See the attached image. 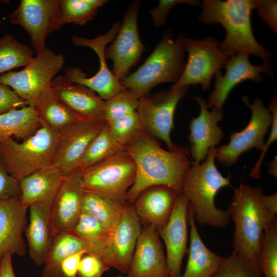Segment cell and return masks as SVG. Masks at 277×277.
<instances>
[{
    "label": "cell",
    "mask_w": 277,
    "mask_h": 277,
    "mask_svg": "<svg viewBox=\"0 0 277 277\" xmlns=\"http://www.w3.org/2000/svg\"><path fill=\"white\" fill-rule=\"evenodd\" d=\"M126 150L136 169L134 181L126 195L127 203L133 205L144 190L153 186H166L177 193H182L183 179L190 166L188 152L184 146L166 150L143 131Z\"/></svg>",
    "instance_id": "1"
},
{
    "label": "cell",
    "mask_w": 277,
    "mask_h": 277,
    "mask_svg": "<svg viewBox=\"0 0 277 277\" xmlns=\"http://www.w3.org/2000/svg\"><path fill=\"white\" fill-rule=\"evenodd\" d=\"M256 0H204L199 19L206 25L220 24L226 30L220 49L228 56L240 52L269 62L271 53L255 39L251 14Z\"/></svg>",
    "instance_id": "2"
},
{
    "label": "cell",
    "mask_w": 277,
    "mask_h": 277,
    "mask_svg": "<svg viewBox=\"0 0 277 277\" xmlns=\"http://www.w3.org/2000/svg\"><path fill=\"white\" fill-rule=\"evenodd\" d=\"M229 204L230 217L235 226V252L249 261L260 264L261 244L265 230L276 221L262 201L263 189L242 183L234 188Z\"/></svg>",
    "instance_id": "3"
},
{
    "label": "cell",
    "mask_w": 277,
    "mask_h": 277,
    "mask_svg": "<svg viewBox=\"0 0 277 277\" xmlns=\"http://www.w3.org/2000/svg\"><path fill=\"white\" fill-rule=\"evenodd\" d=\"M216 147H211L205 161L192 164L183 181L182 193L189 202L194 219L201 225L225 228L230 220L228 210L217 208L215 197L222 188L230 186L231 175L224 177L215 164Z\"/></svg>",
    "instance_id": "4"
},
{
    "label": "cell",
    "mask_w": 277,
    "mask_h": 277,
    "mask_svg": "<svg viewBox=\"0 0 277 277\" xmlns=\"http://www.w3.org/2000/svg\"><path fill=\"white\" fill-rule=\"evenodd\" d=\"M185 37L181 34L174 40L171 31L167 30L143 65L122 80L121 84L140 98L159 84L176 83L186 64L184 59Z\"/></svg>",
    "instance_id": "5"
},
{
    "label": "cell",
    "mask_w": 277,
    "mask_h": 277,
    "mask_svg": "<svg viewBox=\"0 0 277 277\" xmlns=\"http://www.w3.org/2000/svg\"><path fill=\"white\" fill-rule=\"evenodd\" d=\"M41 124L33 135L21 143L14 138L0 143V154L5 167L18 181L52 165L56 149L57 132L42 122Z\"/></svg>",
    "instance_id": "6"
},
{
    "label": "cell",
    "mask_w": 277,
    "mask_h": 277,
    "mask_svg": "<svg viewBox=\"0 0 277 277\" xmlns=\"http://www.w3.org/2000/svg\"><path fill=\"white\" fill-rule=\"evenodd\" d=\"M135 163L126 150L120 151L93 166L81 170L86 192L123 204L135 178Z\"/></svg>",
    "instance_id": "7"
},
{
    "label": "cell",
    "mask_w": 277,
    "mask_h": 277,
    "mask_svg": "<svg viewBox=\"0 0 277 277\" xmlns=\"http://www.w3.org/2000/svg\"><path fill=\"white\" fill-rule=\"evenodd\" d=\"M65 64L64 56L46 48L18 71L0 75V82L9 86L29 105L50 87V84Z\"/></svg>",
    "instance_id": "8"
},
{
    "label": "cell",
    "mask_w": 277,
    "mask_h": 277,
    "mask_svg": "<svg viewBox=\"0 0 277 277\" xmlns=\"http://www.w3.org/2000/svg\"><path fill=\"white\" fill-rule=\"evenodd\" d=\"M120 22L114 23L110 30L103 35L94 38L73 35L71 41L76 46L88 47L97 54L100 68L91 77L77 67H70L65 71L64 77L71 82L84 85L94 91L102 99L107 101L121 91L126 89L109 69L105 56L106 45L113 41L121 27Z\"/></svg>",
    "instance_id": "9"
},
{
    "label": "cell",
    "mask_w": 277,
    "mask_h": 277,
    "mask_svg": "<svg viewBox=\"0 0 277 277\" xmlns=\"http://www.w3.org/2000/svg\"><path fill=\"white\" fill-rule=\"evenodd\" d=\"M220 42L208 36L203 39L185 37L184 47L188 60L183 72L171 88L200 84L203 90L208 89L212 76L229 59L219 48Z\"/></svg>",
    "instance_id": "10"
},
{
    "label": "cell",
    "mask_w": 277,
    "mask_h": 277,
    "mask_svg": "<svg viewBox=\"0 0 277 277\" xmlns=\"http://www.w3.org/2000/svg\"><path fill=\"white\" fill-rule=\"evenodd\" d=\"M188 87L171 88L139 98L137 113L145 132L164 142L169 150L175 146L170 138L174 115L179 101L185 96Z\"/></svg>",
    "instance_id": "11"
},
{
    "label": "cell",
    "mask_w": 277,
    "mask_h": 277,
    "mask_svg": "<svg viewBox=\"0 0 277 277\" xmlns=\"http://www.w3.org/2000/svg\"><path fill=\"white\" fill-rule=\"evenodd\" d=\"M242 100L251 110L249 123L242 130L233 132L227 144L216 148V157L226 167L235 164L242 153L253 148L262 150L264 136L272 124V114L259 97L252 103L247 96H242Z\"/></svg>",
    "instance_id": "12"
},
{
    "label": "cell",
    "mask_w": 277,
    "mask_h": 277,
    "mask_svg": "<svg viewBox=\"0 0 277 277\" xmlns=\"http://www.w3.org/2000/svg\"><path fill=\"white\" fill-rule=\"evenodd\" d=\"M139 8L140 2L131 3L124 14L123 23L113 42L105 49V58L112 61L111 72L119 82L141 60L145 50L137 28Z\"/></svg>",
    "instance_id": "13"
},
{
    "label": "cell",
    "mask_w": 277,
    "mask_h": 277,
    "mask_svg": "<svg viewBox=\"0 0 277 277\" xmlns=\"http://www.w3.org/2000/svg\"><path fill=\"white\" fill-rule=\"evenodd\" d=\"M105 124L102 119L80 120L57 132L52 165L64 176L75 170L88 145Z\"/></svg>",
    "instance_id": "14"
},
{
    "label": "cell",
    "mask_w": 277,
    "mask_h": 277,
    "mask_svg": "<svg viewBox=\"0 0 277 277\" xmlns=\"http://www.w3.org/2000/svg\"><path fill=\"white\" fill-rule=\"evenodd\" d=\"M59 3L60 0H22L18 7L9 14L11 23L22 26L27 32L36 53L46 48L48 35L59 30Z\"/></svg>",
    "instance_id": "15"
},
{
    "label": "cell",
    "mask_w": 277,
    "mask_h": 277,
    "mask_svg": "<svg viewBox=\"0 0 277 277\" xmlns=\"http://www.w3.org/2000/svg\"><path fill=\"white\" fill-rule=\"evenodd\" d=\"M249 56L247 53H238L228 59L223 66L226 69L224 75L220 71L216 72L214 88L209 96L208 108L213 107L222 109L231 90L243 81L251 80L260 83L263 78L262 73H265L270 77L273 76L270 61L253 65L250 62Z\"/></svg>",
    "instance_id": "16"
},
{
    "label": "cell",
    "mask_w": 277,
    "mask_h": 277,
    "mask_svg": "<svg viewBox=\"0 0 277 277\" xmlns=\"http://www.w3.org/2000/svg\"><path fill=\"white\" fill-rule=\"evenodd\" d=\"M141 225V220L133 205L127 203L101 258L108 267L115 268L122 274L127 273Z\"/></svg>",
    "instance_id": "17"
},
{
    "label": "cell",
    "mask_w": 277,
    "mask_h": 277,
    "mask_svg": "<svg viewBox=\"0 0 277 277\" xmlns=\"http://www.w3.org/2000/svg\"><path fill=\"white\" fill-rule=\"evenodd\" d=\"M188 205L185 196L177 194L168 222L158 231L166 247L169 277H181L183 259L188 253Z\"/></svg>",
    "instance_id": "18"
},
{
    "label": "cell",
    "mask_w": 277,
    "mask_h": 277,
    "mask_svg": "<svg viewBox=\"0 0 277 277\" xmlns=\"http://www.w3.org/2000/svg\"><path fill=\"white\" fill-rule=\"evenodd\" d=\"M127 277H168L163 245L156 228L144 224L137 240Z\"/></svg>",
    "instance_id": "19"
},
{
    "label": "cell",
    "mask_w": 277,
    "mask_h": 277,
    "mask_svg": "<svg viewBox=\"0 0 277 277\" xmlns=\"http://www.w3.org/2000/svg\"><path fill=\"white\" fill-rule=\"evenodd\" d=\"M81 170L77 168L65 176L51 206V219L54 235L71 232L82 213V202L85 193Z\"/></svg>",
    "instance_id": "20"
},
{
    "label": "cell",
    "mask_w": 277,
    "mask_h": 277,
    "mask_svg": "<svg viewBox=\"0 0 277 277\" xmlns=\"http://www.w3.org/2000/svg\"><path fill=\"white\" fill-rule=\"evenodd\" d=\"M193 98L199 103L200 113L190 122L189 150L193 159L192 164H199L206 158L209 149L215 147L223 138L224 134L218 123L223 120L224 113L222 109L216 108L209 111L207 101L199 96Z\"/></svg>",
    "instance_id": "21"
},
{
    "label": "cell",
    "mask_w": 277,
    "mask_h": 277,
    "mask_svg": "<svg viewBox=\"0 0 277 277\" xmlns=\"http://www.w3.org/2000/svg\"><path fill=\"white\" fill-rule=\"evenodd\" d=\"M50 88L80 119L104 120L106 101L88 87L58 76L51 81Z\"/></svg>",
    "instance_id": "22"
},
{
    "label": "cell",
    "mask_w": 277,
    "mask_h": 277,
    "mask_svg": "<svg viewBox=\"0 0 277 277\" xmlns=\"http://www.w3.org/2000/svg\"><path fill=\"white\" fill-rule=\"evenodd\" d=\"M28 209L20 197L0 200V262L6 252L19 256L25 254L23 234L27 227Z\"/></svg>",
    "instance_id": "23"
},
{
    "label": "cell",
    "mask_w": 277,
    "mask_h": 277,
    "mask_svg": "<svg viewBox=\"0 0 277 277\" xmlns=\"http://www.w3.org/2000/svg\"><path fill=\"white\" fill-rule=\"evenodd\" d=\"M177 193L163 185L153 186L144 190L133 204L142 224H150L157 231L167 223Z\"/></svg>",
    "instance_id": "24"
},
{
    "label": "cell",
    "mask_w": 277,
    "mask_h": 277,
    "mask_svg": "<svg viewBox=\"0 0 277 277\" xmlns=\"http://www.w3.org/2000/svg\"><path fill=\"white\" fill-rule=\"evenodd\" d=\"M29 222L26 228L30 259L37 266H43L54 236L51 206L38 203L30 205Z\"/></svg>",
    "instance_id": "25"
},
{
    "label": "cell",
    "mask_w": 277,
    "mask_h": 277,
    "mask_svg": "<svg viewBox=\"0 0 277 277\" xmlns=\"http://www.w3.org/2000/svg\"><path fill=\"white\" fill-rule=\"evenodd\" d=\"M64 178L61 172L51 165L21 179L22 203L28 208L33 203L52 206Z\"/></svg>",
    "instance_id": "26"
},
{
    "label": "cell",
    "mask_w": 277,
    "mask_h": 277,
    "mask_svg": "<svg viewBox=\"0 0 277 277\" xmlns=\"http://www.w3.org/2000/svg\"><path fill=\"white\" fill-rule=\"evenodd\" d=\"M188 222L190 227L188 258L185 272L181 277H212L225 258L212 251L205 245L197 229L193 211L189 205Z\"/></svg>",
    "instance_id": "27"
},
{
    "label": "cell",
    "mask_w": 277,
    "mask_h": 277,
    "mask_svg": "<svg viewBox=\"0 0 277 277\" xmlns=\"http://www.w3.org/2000/svg\"><path fill=\"white\" fill-rule=\"evenodd\" d=\"M41 126L35 108L30 105L0 114V143L14 138L24 141Z\"/></svg>",
    "instance_id": "28"
},
{
    "label": "cell",
    "mask_w": 277,
    "mask_h": 277,
    "mask_svg": "<svg viewBox=\"0 0 277 277\" xmlns=\"http://www.w3.org/2000/svg\"><path fill=\"white\" fill-rule=\"evenodd\" d=\"M31 106L41 121L57 132L81 120L55 95L50 87L44 91Z\"/></svg>",
    "instance_id": "29"
},
{
    "label": "cell",
    "mask_w": 277,
    "mask_h": 277,
    "mask_svg": "<svg viewBox=\"0 0 277 277\" xmlns=\"http://www.w3.org/2000/svg\"><path fill=\"white\" fill-rule=\"evenodd\" d=\"M83 250L87 251L85 244L73 233L55 234L43 265V277H64L61 270L63 260Z\"/></svg>",
    "instance_id": "30"
},
{
    "label": "cell",
    "mask_w": 277,
    "mask_h": 277,
    "mask_svg": "<svg viewBox=\"0 0 277 277\" xmlns=\"http://www.w3.org/2000/svg\"><path fill=\"white\" fill-rule=\"evenodd\" d=\"M126 203L108 200L85 191L82 202V212L96 219L112 236Z\"/></svg>",
    "instance_id": "31"
},
{
    "label": "cell",
    "mask_w": 277,
    "mask_h": 277,
    "mask_svg": "<svg viewBox=\"0 0 277 277\" xmlns=\"http://www.w3.org/2000/svg\"><path fill=\"white\" fill-rule=\"evenodd\" d=\"M71 232L84 242L87 253L94 254L101 259L111 238L96 219L83 212Z\"/></svg>",
    "instance_id": "32"
},
{
    "label": "cell",
    "mask_w": 277,
    "mask_h": 277,
    "mask_svg": "<svg viewBox=\"0 0 277 277\" xmlns=\"http://www.w3.org/2000/svg\"><path fill=\"white\" fill-rule=\"evenodd\" d=\"M105 0H60L57 13L58 29L68 23L84 26L93 19Z\"/></svg>",
    "instance_id": "33"
},
{
    "label": "cell",
    "mask_w": 277,
    "mask_h": 277,
    "mask_svg": "<svg viewBox=\"0 0 277 277\" xmlns=\"http://www.w3.org/2000/svg\"><path fill=\"white\" fill-rule=\"evenodd\" d=\"M126 149L115 140L108 125L106 124L88 145L78 168L83 170L90 168L114 154Z\"/></svg>",
    "instance_id": "34"
},
{
    "label": "cell",
    "mask_w": 277,
    "mask_h": 277,
    "mask_svg": "<svg viewBox=\"0 0 277 277\" xmlns=\"http://www.w3.org/2000/svg\"><path fill=\"white\" fill-rule=\"evenodd\" d=\"M33 57L32 49L11 34H5L0 37V75L26 66Z\"/></svg>",
    "instance_id": "35"
},
{
    "label": "cell",
    "mask_w": 277,
    "mask_h": 277,
    "mask_svg": "<svg viewBox=\"0 0 277 277\" xmlns=\"http://www.w3.org/2000/svg\"><path fill=\"white\" fill-rule=\"evenodd\" d=\"M106 122L115 140L125 147L145 131L137 111Z\"/></svg>",
    "instance_id": "36"
},
{
    "label": "cell",
    "mask_w": 277,
    "mask_h": 277,
    "mask_svg": "<svg viewBox=\"0 0 277 277\" xmlns=\"http://www.w3.org/2000/svg\"><path fill=\"white\" fill-rule=\"evenodd\" d=\"M260 264L264 277H277V222L264 231Z\"/></svg>",
    "instance_id": "37"
},
{
    "label": "cell",
    "mask_w": 277,
    "mask_h": 277,
    "mask_svg": "<svg viewBox=\"0 0 277 277\" xmlns=\"http://www.w3.org/2000/svg\"><path fill=\"white\" fill-rule=\"evenodd\" d=\"M212 277H264L259 264L253 263L233 251L224 259Z\"/></svg>",
    "instance_id": "38"
},
{
    "label": "cell",
    "mask_w": 277,
    "mask_h": 277,
    "mask_svg": "<svg viewBox=\"0 0 277 277\" xmlns=\"http://www.w3.org/2000/svg\"><path fill=\"white\" fill-rule=\"evenodd\" d=\"M139 98L128 89L121 91L106 101L104 120L107 122L136 111Z\"/></svg>",
    "instance_id": "39"
},
{
    "label": "cell",
    "mask_w": 277,
    "mask_h": 277,
    "mask_svg": "<svg viewBox=\"0 0 277 277\" xmlns=\"http://www.w3.org/2000/svg\"><path fill=\"white\" fill-rule=\"evenodd\" d=\"M109 269L97 256L86 253L81 260L78 275L79 277H101Z\"/></svg>",
    "instance_id": "40"
},
{
    "label": "cell",
    "mask_w": 277,
    "mask_h": 277,
    "mask_svg": "<svg viewBox=\"0 0 277 277\" xmlns=\"http://www.w3.org/2000/svg\"><path fill=\"white\" fill-rule=\"evenodd\" d=\"M19 181L7 171L0 154V200L19 197Z\"/></svg>",
    "instance_id": "41"
},
{
    "label": "cell",
    "mask_w": 277,
    "mask_h": 277,
    "mask_svg": "<svg viewBox=\"0 0 277 277\" xmlns=\"http://www.w3.org/2000/svg\"><path fill=\"white\" fill-rule=\"evenodd\" d=\"M268 109L271 112L272 116L271 130L269 138L262 150L261 154L250 173V176L255 179H260L262 163L269 146L277 138V100L276 96H274L271 101Z\"/></svg>",
    "instance_id": "42"
},
{
    "label": "cell",
    "mask_w": 277,
    "mask_h": 277,
    "mask_svg": "<svg viewBox=\"0 0 277 277\" xmlns=\"http://www.w3.org/2000/svg\"><path fill=\"white\" fill-rule=\"evenodd\" d=\"M201 2L196 0H161L157 6L150 11L155 27H160L166 22L169 11L179 4H188L191 6L200 5Z\"/></svg>",
    "instance_id": "43"
},
{
    "label": "cell",
    "mask_w": 277,
    "mask_h": 277,
    "mask_svg": "<svg viewBox=\"0 0 277 277\" xmlns=\"http://www.w3.org/2000/svg\"><path fill=\"white\" fill-rule=\"evenodd\" d=\"M255 9L260 18L274 33L277 32V1L256 0Z\"/></svg>",
    "instance_id": "44"
},
{
    "label": "cell",
    "mask_w": 277,
    "mask_h": 277,
    "mask_svg": "<svg viewBox=\"0 0 277 277\" xmlns=\"http://www.w3.org/2000/svg\"><path fill=\"white\" fill-rule=\"evenodd\" d=\"M28 105L9 86L0 82V114Z\"/></svg>",
    "instance_id": "45"
},
{
    "label": "cell",
    "mask_w": 277,
    "mask_h": 277,
    "mask_svg": "<svg viewBox=\"0 0 277 277\" xmlns=\"http://www.w3.org/2000/svg\"><path fill=\"white\" fill-rule=\"evenodd\" d=\"M86 253V250L81 251L69 255L63 260L61 270L64 277H77L81 260Z\"/></svg>",
    "instance_id": "46"
},
{
    "label": "cell",
    "mask_w": 277,
    "mask_h": 277,
    "mask_svg": "<svg viewBox=\"0 0 277 277\" xmlns=\"http://www.w3.org/2000/svg\"><path fill=\"white\" fill-rule=\"evenodd\" d=\"M12 255L6 252L0 262V277H16L13 268Z\"/></svg>",
    "instance_id": "47"
},
{
    "label": "cell",
    "mask_w": 277,
    "mask_h": 277,
    "mask_svg": "<svg viewBox=\"0 0 277 277\" xmlns=\"http://www.w3.org/2000/svg\"><path fill=\"white\" fill-rule=\"evenodd\" d=\"M262 201L267 210L273 215L277 213V194L266 195L263 194Z\"/></svg>",
    "instance_id": "48"
},
{
    "label": "cell",
    "mask_w": 277,
    "mask_h": 277,
    "mask_svg": "<svg viewBox=\"0 0 277 277\" xmlns=\"http://www.w3.org/2000/svg\"><path fill=\"white\" fill-rule=\"evenodd\" d=\"M269 173L276 177V156L270 164V167L269 169Z\"/></svg>",
    "instance_id": "49"
},
{
    "label": "cell",
    "mask_w": 277,
    "mask_h": 277,
    "mask_svg": "<svg viewBox=\"0 0 277 277\" xmlns=\"http://www.w3.org/2000/svg\"><path fill=\"white\" fill-rule=\"evenodd\" d=\"M117 277H126V276H124L123 274H118ZM168 277H169V276H168Z\"/></svg>",
    "instance_id": "50"
},
{
    "label": "cell",
    "mask_w": 277,
    "mask_h": 277,
    "mask_svg": "<svg viewBox=\"0 0 277 277\" xmlns=\"http://www.w3.org/2000/svg\"><path fill=\"white\" fill-rule=\"evenodd\" d=\"M2 24V22L0 20V28L1 27Z\"/></svg>",
    "instance_id": "51"
}]
</instances>
